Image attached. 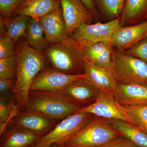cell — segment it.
<instances>
[{"mask_svg": "<svg viewBox=\"0 0 147 147\" xmlns=\"http://www.w3.org/2000/svg\"><path fill=\"white\" fill-rule=\"evenodd\" d=\"M88 9L93 13L94 16L96 14V9L94 0H80Z\"/></svg>", "mask_w": 147, "mask_h": 147, "instance_id": "cell-33", "label": "cell"}, {"mask_svg": "<svg viewBox=\"0 0 147 147\" xmlns=\"http://www.w3.org/2000/svg\"><path fill=\"white\" fill-rule=\"evenodd\" d=\"M78 112L90 113L106 119L120 120L136 125L125 108L116 100L112 93L100 91L94 103Z\"/></svg>", "mask_w": 147, "mask_h": 147, "instance_id": "cell-8", "label": "cell"}, {"mask_svg": "<svg viewBox=\"0 0 147 147\" xmlns=\"http://www.w3.org/2000/svg\"><path fill=\"white\" fill-rule=\"evenodd\" d=\"M146 18H147V15H146Z\"/></svg>", "mask_w": 147, "mask_h": 147, "instance_id": "cell-35", "label": "cell"}, {"mask_svg": "<svg viewBox=\"0 0 147 147\" xmlns=\"http://www.w3.org/2000/svg\"><path fill=\"white\" fill-rule=\"evenodd\" d=\"M58 147H74L71 146H68V145L65 144H63L61 145H60V146H58Z\"/></svg>", "mask_w": 147, "mask_h": 147, "instance_id": "cell-34", "label": "cell"}, {"mask_svg": "<svg viewBox=\"0 0 147 147\" xmlns=\"http://www.w3.org/2000/svg\"><path fill=\"white\" fill-rule=\"evenodd\" d=\"M5 95L0 98V134L2 135L11 121L21 110L16 102L7 99Z\"/></svg>", "mask_w": 147, "mask_h": 147, "instance_id": "cell-24", "label": "cell"}, {"mask_svg": "<svg viewBox=\"0 0 147 147\" xmlns=\"http://www.w3.org/2000/svg\"><path fill=\"white\" fill-rule=\"evenodd\" d=\"M124 107L136 125L147 131V104L125 105Z\"/></svg>", "mask_w": 147, "mask_h": 147, "instance_id": "cell-27", "label": "cell"}, {"mask_svg": "<svg viewBox=\"0 0 147 147\" xmlns=\"http://www.w3.org/2000/svg\"><path fill=\"white\" fill-rule=\"evenodd\" d=\"M13 39L5 35L1 36L0 39V59L8 57L16 54Z\"/></svg>", "mask_w": 147, "mask_h": 147, "instance_id": "cell-29", "label": "cell"}, {"mask_svg": "<svg viewBox=\"0 0 147 147\" xmlns=\"http://www.w3.org/2000/svg\"><path fill=\"white\" fill-rule=\"evenodd\" d=\"M16 83V79H0V94L5 95L11 89H13Z\"/></svg>", "mask_w": 147, "mask_h": 147, "instance_id": "cell-32", "label": "cell"}, {"mask_svg": "<svg viewBox=\"0 0 147 147\" xmlns=\"http://www.w3.org/2000/svg\"><path fill=\"white\" fill-rule=\"evenodd\" d=\"M25 37L29 45L40 53H44L49 47L39 19L30 18Z\"/></svg>", "mask_w": 147, "mask_h": 147, "instance_id": "cell-21", "label": "cell"}, {"mask_svg": "<svg viewBox=\"0 0 147 147\" xmlns=\"http://www.w3.org/2000/svg\"><path fill=\"white\" fill-rule=\"evenodd\" d=\"M93 115L78 112L62 120L46 135L28 147H52L65 144L90 122Z\"/></svg>", "mask_w": 147, "mask_h": 147, "instance_id": "cell-4", "label": "cell"}, {"mask_svg": "<svg viewBox=\"0 0 147 147\" xmlns=\"http://www.w3.org/2000/svg\"><path fill=\"white\" fill-rule=\"evenodd\" d=\"M85 78L84 74H70L54 68L40 73L32 83L30 90L61 92L79 79Z\"/></svg>", "mask_w": 147, "mask_h": 147, "instance_id": "cell-9", "label": "cell"}, {"mask_svg": "<svg viewBox=\"0 0 147 147\" xmlns=\"http://www.w3.org/2000/svg\"><path fill=\"white\" fill-rule=\"evenodd\" d=\"M124 53L144 61L147 64V38H144Z\"/></svg>", "mask_w": 147, "mask_h": 147, "instance_id": "cell-28", "label": "cell"}, {"mask_svg": "<svg viewBox=\"0 0 147 147\" xmlns=\"http://www.w3.org/2000/svg\"><path fill=\"white\" fill-rule=\"evenodd\" d=\"M120 136L104 119L94 115L86 126L65 144L74 147H99Z\"/></svg>", "mask_w": 147, "mask_h": 147, "instance_id": "cell-5", "label": "cell"}, {"mask_svg": "<svg viewBox=\"0 0 147 147\" xmlns=\"http://www.w3.org/2000/svg\"><path fill=\"white\" fill-rule=\"evenodd\" d=\"M17 70L16 53L8 57L0 59V79H16Z\"/></svg>", "mask_w": 147, "mask_h": 147, "instance_id": "cell-26", "label": "cell"}, {"mask_svg": "<svg viewBox=\"0 0 147 147\" xmlns=\"http://www.w3.org/2000/svg\"><path fill=\"white\" fill-rule=\"evenodd\" d=\"M84 74L85 79L100 91L113 94L115 91L118 83L114 74L85 59Z\"/></svg>", "mask_w": 147, "mask_h": 147, "instance_id": "cell-14", "label": "cell"}, {"mask_svg": "<svg viewBox=\"0 0 147 147\" xmlns=\"http://www.w3.org/2000/svg\"><path fill=\"white\" fill-rule=\"evenodd\" d=\"M61 7V0H23L13 13L39 19Z\"/></svg>", "mask_w": 147, "mask_h": 147, "instance_id": "cell-18", "label": "cell"}, {"mask_svg": "<svg viewBox=\"0 0 147 147\" xmlns=\"http://www.w3.org/2000/svg\"><path fill=\"white\" fill-rule=\"evenodd\" d=\"M45 54L54 68L70 74H83L84 58L83 47L71 37L52 44Z\"/></svg>", "mask_w": 147, "mask_h": 147, "instance_id": "cell-3", "label": "cell"}, {"mask_svg": "<svg viewBox=\"0 0 147 147\" xmlns=\"http://www.w3.org/2000/svg\"><path fill=\"white\" fill-rule=\"evenodd\" d=\"M119 133L139 147H147V131L140 127L120 120L104 119Z\"/></svg>", "mask_w": 147, "mask_h": 147, "instance_id": "cell-19", "label": "cell"}, {"mask_svg": "<svg viewBox=\"0 0 147 147\" xmlns=\"http://www.w3.org/2000/svg\"><path fill=\"white\" fill-rule=\"evenodd\" d=\"M40 138L30 131L11 127L3 135L0 147H28Z\"/></svg>", "mask_w": 147, "mask_h": 147, "instance_id": "cell-20", "label": "cell"}, {"mask_svg": "<svg viewBox=\"0 0 147 147\" xmlns=\"http://www.w3.org/2000/svg\"><path fill=\"white\" fill-rule=\"evenodd\" d=\"M99 147H139L124 137H120Z\"/></svg>", "mask_w": 147, "mask_h": 147, "instance_id": "cell-31", "label": "cell"}, {"mask_svg": "<svg viewBox=\"0 0 147 147\" xmlns=\"http://www.w3.org/2000/svg\"><path fill=\"white\" fill-rule=\"evenodd\" d=\"M147 38V20L135 26L122 27L116 31L111 45L117 51L122 52Z\"/></svg>", "mask_w": 147, "mask_h": 147, "instance_id": "cell-13", "label": "cell"}, {"mask_svg": "<svg viewBox=\"0 0 147 147\" xmlns=\"http://www.w3.org/2000/svg\"><path fill=\"white\" fill-rule=\"evenodd\" d=\"M82 108L67 99L61 92L30 90L25 110L59 121Z\"/></svg>", "mask_w": 147, "mask_h": 147, "instance_id": "cell-2", "label": "cell"}, {"mask_svg": "<svg viewBox=\"0 0 147 147\" xmlns=\"http://www.w3.org/2000/svg\"><path fill=\"white\" fill-rule=\"evenodd\" d=\"M100 11L112 19L119 18L124 6L125 0H94Z\"/></svg>", "mask_w": 147, "mask_h": 147, "instance_id": "cell-25", "label": "cell"}, {"mask_svg": "<svg viewBox=\"0 0 147 147\" xmlns=\"http://www.w3.org/2000/svg\"><path fill=\"white\" fill-rule=\"evenodd\" d=\"M23 0H0V10L3 17L8 18L14 13Z\"/></svg>", "mask_w": 147, "mask_h": 147, "instance_id": "cell-30", "label": "cell"}, {"mask_svg": "<svg viewBox=\"0 0 147 147\" xmlns=\"http://www.w3.org/2000/svg\"><path fill=\"white\" fill-rule=\"evenodd\" d=\"M114 75L120 84L147 85V64L124 52L115 51Z\"/></svg>", "mask_w": 147, "mask_h": 147, "instance_id": "cell-6", "label": "cell"}, {"mask_svg": "<svg viewBox=\"0 0 147 147\" xmlns=\"http://www.w3.org/2000/svg\"><path fill=\"white\" fill-rule=\"evenodd\" d=\"M61 92L67 99L83 108L94 103L100 91L84 78L74 82Z\"/></svg>", "mask_w": 147, "mask_h": 147, "instance_id": "cell-12", "label": "cell"}, {"mask_svg": "<svg viewBox=\"0 0 147 147\" xmlns=\"http://www.w3.org/2000/svg\"><path fill=\"white\" fill-rule=\"evenodd\" d=\"M39 20L49 43L55 44L67 37L61 7L52 11Z\"/></svg>", "mask_w": 147, "mask_h": 147, "instance_id": "cell-15", "label": "cell"}, {"mask_svg": "<svg viewBox=\"0 0 147 147\" xmlns=\"http://www.w3.org/2000/svg\"><path fill=\"white\" fill-rule=\"evenodd\" d=\"M114 95L123 106L147 105V85L118 83Z\"/></svg>", "mask_w": 147, "mask_h": 147, "instance_id": "cell-17", "label": "cell"}, {"mask_svg": "<svg viewBox=\"0 0 147 147\" xmlns=\"http://www.w3.org/2000/svg\"><path fill=\"white\" fill-rule=\"evenodd\" d=\"M147 0H125L120 19L121 26L147 15Z\"/></svg>", "mask_w": 147, "mask_h": 147, "instance_id": "cell-22", "label": "cell"}, {"mask_svg": "<svg viewBox=\"0 0 147 147\" xmlns=\"http://www.w3.org/2000/svg\"><path fill=\"white\" fill-rule=\"evenodd\" d=\"M61 7L67 35L82 24H90L94 16L80 0H61Z\"/></svg>", "mask_w": 147, "mask_h": 147, "instance_id": "cell-11", "label": "cell"}, {"mask_svg": "<svg viewBox=\"0 0 147 147\" xmlns=\"http://www.w3.org/2000/svg\"><path fill=\"white\" fill-rule=\"evenodd\" d=\"M17 70L16 83L12 90L16 102L21 111L26 108L32 83L43 69L45 57L30 46L26 40H21L16 48Z\"/></svg>", "mask_w": 147, "mask_h": 147, "instance_id": "cell-1", "label": "cell"}, {"mask_svg": "<svg viewBox=\"0 0 147 147\" xmlns=\"http://www.w3.org/2000/svg\"><path fill=\"white\" fill-rule=\"evenodd\" d=\"M30 18L29 16L19 15L10 19L5 18L4 35L15 41L22 37H26L27 27Z\"/></svg>", "mask_w": 147, "mask_h": 147, "instance_id": "cell-23", "label": "cell"}, {"mask_svg": "<svg viewBox=\"0 0 147 147\" xmlns=\"http://www.w3.org/2000/svg\"><path fill=\"white\" fill-rule=\"evenodd\" d=\"M59 122L39 113L24 110L19 112L9 124L11 127L30 131L40 138L49 133Z\"/></svg>", "mask_w": 147, "mask_h": 147, "instance_id": "cell-10", "label": "cell"}, {"mask_svg": "<svg viewBox=\"0 0 147 147\" xmlns=\"http://www.w3.org/2000/svg\"><path fill=\"white\" fill-rule=\"evenodd\" d=\"M121 27L119 18L104 24H82L73 32L71 37L82 47L98 42H111L113 34Z\"/></svg>", "mask_w": 147, "mask_h": 147, "instance_id": "cell-7", "label": "cell"}, {"mask_svg": "<svg viewBox=\"0 0 147 147\" xmlns=\"http://www.w3.org/2000/svg\"><path fill=\"white\" fill-rule=\"evenodd\" d=\"M83 48L85 59L114 74L115 51L111 42H98Z\"/></svg>", "mask_w": 147, "mask_h": 147, "instance_id": "cell-16", "label": "cell"}]
</instances>
